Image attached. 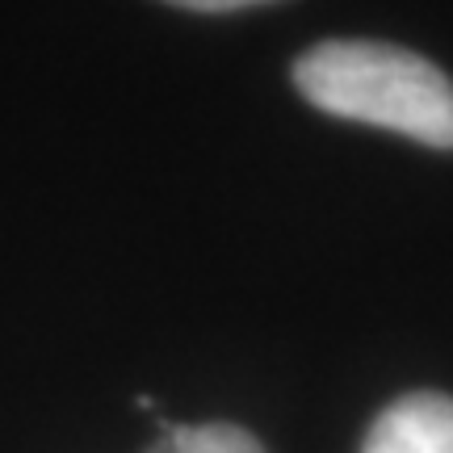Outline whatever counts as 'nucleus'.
<instances>
[{
	"mask_svg": "<svg viewBox=\"0 0 453 453\" xmlns=\"http://www.w3.org/2000/svg\"><path fill=\"white\" fill-rule=\"evenodd\" d=\"M180 9H194V13H231V9H248V4H265V0H168Z\"/></svg>",
	"mask_w": 453,
	"mask_h": 453,
	"instance_id": "4",
	"label": "nucleus"
},
{
	"mask_svg": "<svg viewBox=\"0 0 453 453\" xmlns=\"http://www.w3.org/2000/svg\"><path fill=\"white\" fill-rule=\"evenodd\" d=\"M361 453H453V399L416 390L387 403L361 441Z\"/></svg>",
	"mask_w": 453,
	"mask_h": 453,
	"instance_id": "2",
	"label": "nucleus"
},
{
	"mask_svg": "<svg viewBox=\"0 0 453 453\" xmlns=\"http://www.w3.org/2000/svg\"><path fill=\"white\" fill-rule=\"evenodd\" d=\"M151 453H265L257 437H248L235 424H189L168 428V437Z\"/></svg>",
	"mask_w": 453,
	"mask_h": 453,
	"instance_id": "3",
	"label": "nucleus"
},
{
	"mask_svg": "<svg viewBox=\"0 0 453 453\" xmlns=\"http://www.w3.org/2000/svg\"><path fill=\"white\" fill-rule=\"evenodd\" d=\"M294 88L332 118L395 130L441 151L453 147V84L416 50L332 38L294 64Z\"/></svg>",
	"mask_w": 453,
	"mask_h": 453,
	"instance_id": "1",
	"label": "nucleus"
}]
</instances>
